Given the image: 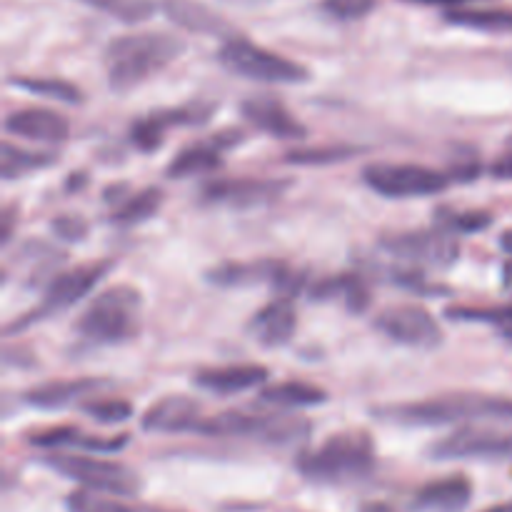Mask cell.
Instances as JSON below:
<instances>
[{
    "mask_svg": "<svg viewBox=\"0 0 512 512\" xmlns=\"http://www.w3.org/2000/svg\"><path fill=\"white\" fill-rule=\"evenodd\" d=\"M290 180L270 178H220L205 183L200 190L203 203L230 205V208H255L278 200L290 188Z\"/></svg>",
    "mask_w": 512,
    "mask_h": 512,
    "instance_id": "4fadbf2b",
    "label": "cell"
},
{
    "mask_svg": "<svg viewBox=\"0 0 512 512\" xmlns=\"http://www.w3.org/2000/svg\"><path fill=\"white\" fill-rule=\"evenodd\" d=\"M363 512H393L388 505H365Z\"/></svg>",
    "mask_w": 512,
    "mask_h": 512,
    "instance_id": "bcb514c9",
    "label": "cell"
},
{
    "mask_svg": "<svg viewBox=\"0 0 512 512\" xmlns=\"http://www.w3.org/2000/svg\"><path fill=\"white\" fill-rule=\"evenodd\" d=\"M110 268H113L110 263H88V265H80V268L60 273L58 278L50 280V285L45 288L43 303H40L33 313L25 315L23 320H15V323L8 328V333L23 330L28 328L30 323H35V320H45L48 315L63 313V310L78 305L80 300H83L85 295L100 283V278H103Z\"/></svg>",
    "mask_w": 512,
    "mask_h": 512,
    "instance_id": "9c48e42d",
    "label": "cell"
},
{
    "mask_svg": "<svg viewBox=\"0 0 512 512\" xmlns=\"http://www.w3.org/2000/svg\"><path fill=\"white\" fill-rule=\"evenodd\" d=\"M490 173L495 175L498 180H512V145L495 160V165L490 168Z\"/></svg>",
    "mask_w": 512,
    "mask_h": 512,
    "instance_id": "ab89813d",
    "label": "cell"
},
{
    "mask_svg": "<svg viewBox=\"0 0 512 512\" xmlns=\"http://www.w3.org/2000/svg\"><path fill=\"white\" fill-rule=\"evenodd\" d=\"M258 400L263 405H273V408H315V405H323L328 400V393L310 383L290 380V383H278L263 388L258 393Z\"/></svg>",
    "mask_w": 512,
    "mask_h": 512,
    "instance_id": "4316f807",
    "label": "cell"
},
{
    "mask_svg": "<svg viewBox=\"0 0 512 512\" xmlns=\"http://www.w3.org/2000/svg\"><path fill=\"white\" fill-rule=\"evenodd\" d=\"M140 308L143 298L133 285H110L83 310L75 330L95 345L128 343L140 330Z\"/></svg>",
    "mask_w": 512,
    "mask_h": 512,
    "instance_id": "277c9868",
    "label": "cell"
},
{
    "mask_svg": "<svg viewBox=\"0 0 512 512\" xmlns=\"http://www.w3.org/2000/svg\"><path fill=\"white\" fill-rule=\"evenodd\" d=\"M240 140L238 133L215 135L210 143H195L180 150L168 165V178H193V175L213 173L223 165V150Z\"/></svg>",
    "mask_w": 512,
    "mask_h": 512,
    "instance_id": "d6986e66",
    "label": "cell"
},
{
    "mask_svg": "<svg viewBox=\"0 0 512 512\" xmlns=\"http://www.w3.org/2000/svg\"><path fill=\"white\" fill-rule=\"evenodd\" d=\"M405 3H415V5H433V8H443L453 10V8H465V5L475 3V0H405Z\"/></svg>",
    "mask_w": 512,
    "mask_h": 512,
    "instance_id": "60d3db41",
    "label": "cell"
},
{
    "mask_svg": "<svg viewBox=\"0 0 512 512\" xmlns=\"http://www.w3.org/2000/svg\"><path fill=\"white\" fill-rule=\"evenodd\" d=\"M380 245L393 258L420 265V268H450L460 258V243L453 233L443 228L388 235L380 240Z\"/></svg>",
    "mask_w": 512,
    "mask_h": 512,
    "instance_id": "30bf717a",
    "label": "cell"
},
{
    "mask_svg": "<svg viewBox=\"0 0 512 512\" xmlns=\"http://www.w3.org/2000/svg\"><path fill=\"white\" fill-rule=\"evenodd\" d=\"M140 512H170V510H160V508H140Z\"/></svg>",
    "mask_w": 512,
    "mask_h": 512,
    "instance_id": "c3c4849f",
    "label": "cell"
},
{
    "mask_svg": "<svg viewBox=\"0 0 512 512\" xmlns=\"http://www.w3.org/2000/svg\"><path fill=\"white\" fill-rule=\"evenodd\" d=\"M358 153H363L360 148L353 145H325V148H303V150H290L285 155V163L288 165H333L340 160H350Z\"/></svg>",
    "mask_w": 512,
    "mask_h": 512,
    "instance_id": "1f68e13d",
    "label": "cell"
},
{
    "mask_svg": "<svg viewBox=\"0 0 512 512\" xmlns=\"http://www.w3.org/2000/svg\"><path fill=\"white\" fill-rule=\"evenodd\" d=\"M185 43L170 33H128L118 35L105 48V70L108 83L115 93H130L155 73L168 68L178 55H183Z\"/></svg>",
    "mask_w": 512,
    "mask_h": 512,
    "instance_id": "6da1fadb",
    "label": "cell"
},
{
    "mask_svg": "<svg viewBox=\"0 0 512 512\" xmlns=\"http://www.w3.org/2000/svg\"><path fill=\"white\" fill-rule=\"evenodd\" d=\"M83 3L93 5L95 10H103L123 23H140L155 13V5L150 0H83Z\"/></svg>",
    "mask_w": 512,
    "mask_h": 512,
    "instance_id": "836d02e7",
    "label": "cell"
},
{
    "mask_svg": "<svg viewBox=\"0 0 512 512\" xmlns=\"http://www.w3.org/2000/svg\"><path fill=\"white\" fill-rule=\"evenodd\" d=\"M45 468L55 470L63 478L80 483L83 490L93 493L113 495V498H133L143 488V480L128 465L115 463V460L90 458L88 453H65V450H50L43 455Z\"/></svg>",
    "mask_w": 512,
    "mask_h": 512,
    "instance_id": "5b68a950",
    "label": "cell"
},
{
    "mask_svg": "<svg viewBox=\"0 0 512 512\" xmlns=\"http://www.w3.org/2000/svg\"><path fill=\"white\" fill-rule=\"evenodd\" d=\"M285 265L275 260H260V263H223L208 273V280L220 288H245L255 283L275 285Z\"/></svg>",
    "mask_w": 512,
    "mask_h": 512,
    "instance_id": "484cf974",
    "label": "cell"
},
{
    "mask_svg": "<svg viewBox=\"0 0 512 512\" xmlns=\"http://www.w3.org/2000/svg\"><path fill=\"white\" fill-rule=\"evenodd\" d=\"M53 230L63 240H83L88 235V225L78 215H58L53 223Z\"/></svg>",
    "mask_w": 512,
    "mask_h": 512,
    "instance_id": "f35d334b",
    "label": "cell"
},
{
    "mask_svg": "<svg viewBox=\"0 0 512 512\" xmlns=\"http://www.w3.org/2000/svg\"><path fill=\"white\" fill-rule=\"evenodd\" d=\"M30 443L38 448L48 450H63V448H78L83 453H118L128 445V435H113V438H100V435H88L78 428H53L38 433L30 438Z\"/></svg>",
    "mask_w": 512,
    "mask_h": 512,
    "instance_id": "603a6c76",
    "label": "cell"
},
{
    "mask_svg": "<svg viewBox=\"0 0 512 512\" xmlns=\"http://www.w3.org/2000/svg\"><path fill=\"white\" fill-rule=\"evenodd\" d=\"M503 283H505V288L512 293V258L505 260V265H503Z\"/></svg>",
    "mask_w": 512,
    "mask_h": 512,
    "instance_id": "7bdbcfd3",
    "label": "cell"
},
{
    "mask_svg": "<svg viewBox=\"0 0 512 512\" xmlns=\"http://www.w3.org/2000/svg\"><path fill=\"white\" fill-rule=\"evenodd\" d=\"M375 8H378V0H320V10L340 23L368 18Z\"/></svg>",
    "mask_w": 512,
    "mask_h": 512,
    "instance_id": "74e56055",
    "label": "cell"
},
{
    "mask_svg": "<svg viewBox=\"0 0 512 512\" xmlns=\"http://www.w3.org/2000/svg\"><path fill=\"white\" fill-rule=\"evenodd\" d=\"M198 435L208 438H245L268 445H295L310 435V423L295 415H250V413H220L203 420Z\"/></svg>",
    "mask_w": 512,
    "mask_h": 512,
    "instance_id": "8992f818",
    "label": "cell"
},
{
    "mask_svg": "<svg viewBox=\"0 0 512 512\" xmlns=\"http://www.w3.org/2000/svg\"><path fill=\"white\" fill-rule=\"evenodd\" d=\"M5 133L15 138L35 140V143H65L70 135V123L65 115L48 108H20L5 118Z\"/></svg>",
    "mask_w": 512,
    "mask_h": 512,
    "instance_id": "e0dca14e",
    "label": "cell"
},
{
    "mask_svg": "<svg viewBox=\"0 0 512 512\" xmlns=\"http://www.w3.org/2000/svg\"><path fill=\"white\" fill-rule=\"evenodd\" d=\"M375 415L388 423L410 425V428H438V425L475 423V420L512 423V400L498 398V395L455 393L420 400V403L388 405V408L375 410Z\"/></svg>",
    "mask_w": 512,
    "mask_h": 512,
    "instance_id": "7a4b0ae2",
    "label": "cell"
},
{
    "mask_svg": "<svg viewBox=\"0 0 512 512\" xmlns=\"http://www.w3.org/2000/svg\"><path fill=\"white\" fill-rule=\"evenodd\" d=\"M433 460H512V433L488 428L455 430L448 438L430 445Z\"/></svg>",
    "mask_w": 512,
    "mask_h": 512,
    "instance_id": "7c38bea8",
    "label": "cell"
},
{
    "mask_svg": "<svg viewBox=\"0 0 512 512\" xmlns=\"http://www.w3.org/2000/svg\"><path fill=\"white\" fill-rule=\"evenodd\" d=\"M473 500V483L465 475H448L428 483L415 495V508L423 512H463Z\"/></svg>",
    "mask_w": 512,
    "mask_h": 512,
    "instance_id": "44dd1931",
    "label": "cell"
},
{
    "mask_svg": "<svg viewBox=\"0 0 512 512\" xmlns=\"http://www.w3.org/2000/svg\"><path fill=\"white\" fill-rule=\"evenodd\" d=\"M483 512H512V500H510V503H503V505H493V508H488Z\"/></svg>",
    "mask_w": 512,
    "mask_h": 512,
    "instance_id": "f6af8a7d",
    "label": "cell"
},
{
    "mask_svg": "<svg viewBox=\"0 0 512 512\" xmlns=\"http://www.w3.org/2000/svg\"><path fill=\"white\" fill-rule=\"evenodd\" d=\"M268 375L270 370L265 365H223V368L198 370L193 383L213 395H235L263 385Z\"/></svg>",
    "mask_w": 512,
    "mask_h": 512,
    "instance_id": "ffe728a7",
    "label": "cell"
},
{
    "mask_svg": "<svg viewBox=\"0 0 512 512\" xmlns=\"http://www.w3.org/2000/svg\"><path fill=\"white\" fill-rule=\"evenodd\" d=\"M203 420L198 400L188 395H168L145 410L140 428L145 433H198Z\"/></svg>",
    "mask_w": 512,
    "mask_h": 512,
    "instance_id": "9a60e30c",
    "label": "cell"
},
{
    "mask_svg": "<svg viewBox=\"0 0 512 512\" xmlns=\"http://www.w3.org/2000/svg\"><path fill=\"white\" fill-rule=\"evenodd\" d=\"M210 113H213V105L203 103L158 110V113H150L145 118L135 120L133 128H130V140H133V145L140 153H155L163 145L165 130L175 128V125H200L210 118Z\"/></svg>",
    "mask_w": 512,
    "mask_h": 512,
    "instance_id": "5bb4252c",
    "label": "cell"
},
{
    "mask_svg": "<svg viewBox=\"0 0 512 512\" xmlns=\"http://www.w3.org/2000/svg\"><path fill=\"white\" fill-rule=\"evenodd\" d=\"M445 318L463 320V323H490L512 325V305H495V308H470V305H453L445 310Z\"/></svg>",
    "mask_w": 512,
    "mask_h": 512,
    "instance_id": "e575fe53",
    "label": "cell"
},
{
    "mask_svg": "<svg viewBox=\"0 0 512 512\" xmlns=\"http://www.w3.org/2000/svg\"><path fill=\"white\" fill-rule=\"evenodd\" d=\"M13 208H8L3 213V233H0V238H3V243H8L10 235H13Z\"/></svg>",
    "mask_w": 512,
    "mask_h": 512,
    "instance_id": "b9f144b4",
    "label": "cell"
},
{
    "mask_svg": "<svg viewBox=\"0 0 512 512\" xmlns=\"http://www.w3.org/2000/svg\"><path fill=\"white\" fill-rule=\"evenodd\" d=\"M500 335H503L505 343L512 345V325H510V328H503V333H500Z\"/></svg>",
    "mask_w": 512,
    "mask_h": 512,
    "instance_id": "7dc6e473",
    "label": "cell"
},
{
    "mask_svg": "<svg viewBox=\"0 0 512 512\" xmlns=\"http://www.w3.org/2000/svg\"><path fill=\"white\" fill-rule=\"evenodd\" d=\"M160 10L165 13V18L173 20L175 25L185 30L203 35H220L225 40L233 38L228 20H223V15H218L208 5L198 3V0H163Z\"/></svg>",
    "mask_w": 512,
    "mask_h": 512,
    "instance_id": "7402d4cb",
    "label": "cell"
},
{
    "mask_svg": "<svg viewBox=\"0 0 512 512\" xmlns=\"http://www.w3.org/2000/svg\"><path fill=\"white\" fill-rule=\"evenodd\" d=\"M240 113L253 128L278 140H298L308 135V128L275 95H250L240 105Z\"/></svg>",
    "mask_w": 512,
    "mask_h": 512,
    "instance_id": "2e32d148",
    "label": "cell"
},
{
    "mask_svg": "<svg viewBox=\"0 0 512 512\" xmlns=\"http://www.w3.org/2000/svg\"><path fill=\"white\" fill-rule=\"evenodd\" d=\"M313 300L343 303L350 313H363L370 305V288L363 275H333L313 288Z\"/></svg>",
    "mask_w": 512,
    "mask_h": 512,
    "instance_id": "d4e9b609",
    "label": "cell"
},
{
    "mask_svg": "<svg viewBox=\"0 0 512 512\" xmlns=\"http://www.w3.org/2000/svg\"><path fill=\"white\" fill-rule=\"evenodd\" d=\"M500 248L512 255V230H505V233L500 235Z\"/></svg>",
    "mask_w": 512,
    "mask_h": 512,
    "instance_id": "ee69618b",
    "label": "cell"
},
{
    "mask_svg": "<svg viewBox=\"0 0 512 512\" xmlns=\"http://www.w3.org/2000/svg\"><path fill=\"white\" fill-rule=\"evenodd\" d=\"M83 413L103 425H118L133 418V405L123 398H93L83 405Z\"/></svg>",
    "mask_w": 512,
    "mask_h": 512,
    "instance_id": "d590c367",
    "label": "cell"
},
{
    "mask_svg": "<svg viewBox=\"0 0 512 512\" xmlns=\"http://www.w3.org/2000/svg\"><path fill=\"white\" fill-rule=\"evenodd\" d=\"M10 83H13L15 88L25 90V93L40 95V98L60 100V103H68V105H78L80 100H83V93H80L73 83L60 78H10Z\"/></svg>",
    "mask_w": 512,
    "mask_h": 512,
    "instance_id": "4dcf8cb0",
    "label": "cell"
},
{
    "mask_svg": "<svg viewBox=\"0 0 512 512\" xmlns=\"http://www.w3.org/2000/svg\"><path fill=\"white\" fill-rule=\"evenodd\" d=\"M298 330V313L293 308V300L275 298L250 320V335L258 340L263 348H280L293 340Z\"/></svg>",
    "mask_w": 512,
    "mask_h": 512,
    "instance_id": "ac0fdd59",
    "label": "cell"
},
{
    "mask_svg": "<svg viewBox=\"0 0 512 512\" xmlns=\"http://www.w3.org/2000/svg\"><path fill=\"white\" fill-rule=\"evenodd\" d=\"M55 163L53 153H43V150H25V148H15L10 140L3 143V178L5 180H15L23 178V175L33 173V170L48 168V165Z\"/></svg>",
    "mask_w": 512,
    "mask_h": 512,
    "instance_id": "f546056e",
    "label": "cell"
},
{
    "mask_svg": "<svg viewBox=\"0 0 512 512\" xmlns=\"http://www.w3.org/2000/svg\"><path fill=\"white\" fill-rule=\"evenodd\" d=\"M103 380L98 378H78V380H55V383L38 385V388L28 390L23 395L25 403L40 410H60L73 405L75 400L85 398V395L95 393L103 388Z\"/></svg>",
    "mask_w": 512,
    "mask_h": 512,
    "instance_id": "cb8c5ba5",
    "label": "cell"
},
{
    "mask_svg": "<svg viewBox=\"0 0 512 512\" xmlns=\"http://www.w3.org/2000/svg\"><path fill=\"white\" fill-rule=\"evenodd\" d=\"M298 470L313 483H358L375 470V445L368 433L330 435L320 448L300 455Z\"/></svg>",
    "mask_w": 512,
    "mask_h": 512,
    "instance_id": "3957f363",
    "label": "cell"
},
{
    "mask_svg": "<svg viewBox=\"0 0 512 512\" xmlns=\"http://www.w3.org/2000/svg\"><path fill=\"white\" fill-rule=\"evenodd\" d=\"M445 23L458 25L468 30H483V33H512V10L510 8H453L443 13Z\"/></svg>",
    "mask_w": 512,
    "mask_h": 512,
    "instance_id": "83f0119b",
    "label": "cell"
},
{
    "mask_svg": "<svg viewBox=\"0 0 512 512\" xmlns=\"http://www.w3.org/2000/svg\"><path fill=\"white\" fill-rule=\"evenodd\" d=\"M70 512H140V508H130L115 498H105L103 493H93V490H83L73 493L68 498Z\"/></svg>",
    "mask_w": 512,
    "mask_h": 512,
    "instance_id": "8d00e7d4",
    "label": "cell"
},
{
    "mask_svg": "<svg viewBox=\"0 0 512 512\" xmlns=\"http://www.w3.org/2000/svg\"><path fill=\"white\" fill-rule=\"evenodd\" d=\"M438 223L440 228L448 230V233L468 235L490 228L493 215L480 213V210H463V213H458V210H438Z\"/></svg>",
    "mask_w": 512,
    "mask_h": 512,
    "instance_id": "d6a6232c",
    "label": "cell"
},
{
    "mask_svg": "<svg viewBox=\"0 0 512 512\" xmlns=\"http://www.w3.org/2000/svg\"><path fill=\"white\" fill-rule=\"evenodd\" d=\"M375 328L393 343L415 350H435L443 343V330L433 313L420 305H393L375 318Z\"/></svg>",
    "mask_w": 512,
    "mask_h": 512,
    "instance_id": "8fae6325",
    "label": "cell"
},
{
    "mask_svg": "<svg viewBox=\"0 0 512 512\" xmlns=\"http://www.w3.org/2000/svg\"><path fill=\"white\" fill-rule=\"evenodd\" d=\"M160 203H163V193L158 188H145L140 193L130 195L125 198L123 203L115 208L113 213V223L120 225V228H133V225L145 223V220L153 218L158 213Z\"/></svg>",
    "mask_w": 512,
    "mask_h": 512,
    "instance_id": "f1b7e54d",
    "label": "cell"
},
{
    "mask_svg": "<svg viewBox=\"0 0 512 512\" xmlns=\"http://www.w3.org/2000/svg\"><path fill=\"white\" fill-rule=\"evenodd\" d=\"M363 180L373 193L390 200L438 195L450 183L448 175L440 170L415 163H373L363 170Z\"/></svg>",
    "mask_w": 512,
    "mask_h": 512,
    "instance_id": "ba28073f",
    "label": "cell"
},
{
    "mask_svg": "<svg viewBox=\"0 0 512 512\" xmlns=\"http://www.w3.org/2000/svg\"><path fill=\"white\" fill-rule=\"evenodd\" d=\"M218 60L230 70V73L240 75L248 80H260V83H303L308 80V70L295 60L285 58V55L273 53L268 48H260L253 40L233 38L223 40L218 50Z\"/></svg>",
    "mask_w": 512,
    "mask_h": 512,
    "instance_id": "52a82bcc",
    "label": "cell"
}]
</instances>
